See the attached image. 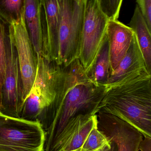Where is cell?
Wrapping results in <instances>:
<instances>
[{
  "mask_svg": "<svg viewBox=\"0 0 151 151\" xmlns=\"http://www.w3.org/2000/svg\"><path fill=\"white\" fill-rule=\"evenodd\" d=\"M24 7V0H0V20L8 24L18 21Z\"/></svg>",
  "mask_w": 151,
  "mask_h": 151,
  "instance_id": "cell-17",
  "label": "cell"
},
{
  "mask_svg": "<svg viewBox=\"0 0 151 151\" xmlns=\"http://www.w3.org/2000/svg\"><path fill=\"white\" fill-rule=\"evenodd\" d=\"M86 74L95 85L106 86L111 74L110 48L106 32L94 62Z\"/></svg>",
  "mask_w": 151,
  "mask_h": 151,
  "instance_id": "cell-15",
  "label": "cell"
},
{
  "mask_svg": "<svg viewBox=\"0 0 151 151\" xmlns=\"http://www.w3.org/2000/svg\"><path fill=\"white\" fill-rule=\"evenodd\" d=\"M43 33V57L56 63L60 13L58 0H41Z\"/></svg>",
  "mask_w": 151,
  "mask_h": 151,
  "instance_id": "cell-10",
  "label": "cell"
},
{
  "mask_svg": "<svg viewBox=\"0 0 151 151\" xmlns=\"http://www.w3.org/2000/svg\"><path fill=\"white\" fill-rule=\"evenodd\" d=\"M137 5L151 32V0H136Z\"/></svg>",
  "mask_w": 151,
  "mask_h": 151,
  "instance_id": "cell-21",
  "label": "cell"
},
{
  "mask_svg": "<svg viewBox=\"0 0 151 151\" xmlns=\"http://www.w3.org/2000/svg\"><path fill=\"white\" fill-rule=\"evenodd\" d=\"M97 125V114L80 115L73 118L58 137L51 151L79 150L90 131Z\"/></svg>",
  "mask_w": 151,
  "mask_h": 151,
  "instance_id": "cell-11",
  "label": "cell"
},
{
  "mask_svg": "<svg viewBox=\"0 0 151 151\" xmlns=\"http://www.w3.org/2000/svg\"><path fill=\"white\" fill-rule=\"evenodd\" d=\"M106 91L88 78L79 58L63 66L56 97L42 125L45 132L43 151H51L68 122L79 115H95Z\"/></svg>",
  "mask_w": 151,
  "mask_h": 151,
  "instance_id": "cell-1",
  "label": "cell"
},
{
  "mask_svg": "<svg viewBox=\"0 0 151 151\" xmlns=\"http://www.w3.org/2000/svg\"><path fill=\"white\" fill-rule=\"evenodd\" d=\"M111 142V145L105 151H117V147L116 144L112 141H110Z\"/></svg>",
  "mask_w": 151,
  "mask_h": 151,
  "instance_id": "cell-23",
  "label": "cell"
},
{
  "mask_svg": "<svg viewBox=\"0 0 151 151\" xmlns=\"http://www.w3.org/2000/svg\"><path fill=\"white\" fill-rule=\"evenodd\" d=\"M151 80L146 72L106 90L99 111L117 116L151 138Z\"/></svg>",
  "mask_w": 151,
  "mask_h": 151,
  "instance_id": "cell-2",
  "label": "cell"
},
{
  "mask_svg": "<svg viewBox=\"0 0 151 151\" xmlns=\"http://www.w3.org/2000/svg\"><path fill=\"white\" fill-rule=\"evenodd\" d=\"M73 151H80L79 150H77Z\"/></svg>",
  "mask_w": 151,
  "mask_h": 151,
  "instance_id": "cell-24",
  "label": "cell"
},
{
  "mask_svg": "<svg viewBox=\"0 0 151 151\" xmlns=\"http://www.w3.org/2000/svg\"><path fill=\"white\" fill-rule=\"evenodd\" d=\"M103 12L109 20L118 18L123 0H98Z\"/></svg>",
  "mask_w": 151,
  "mask_h": 151,
  "instance_id": "cell-20",
  "label": "cell"
},
{
  "mask_svg": "<svg viewBox=\"0 0 151 151\" xmlns=\"http://www.w3.org/2000/svg\"><path fill=\"white\" fill-rule=\"evenodd\" d=\"M8 28V24L0 20V106L2 91L5 79L6 63L5 39Z\"/></svg>",
  "mask_w": 151,
  "mask_h": 151,
  "instance_id": "cell-19",
  "label": "cell"
},
{
  "mask_svg": "<svg viewBox=\"0 0 151 151\" xmlns=\"http://www.w3.org/2000/svg\"><path fill=\"white\" fill-rule=\"evenodd\" d=\"M24 17L36 57H43L41 0H24Z\"/></svg>",
  "mask_w": 151,
  "mask_h": 151,
  "instance_id": "cell-14",
  "label": "cell"
},
{
  "mask_svg": "<svg viewBox=\"0 0 151 151\" xmlns=\"http://www.w3.org/2000/svg\"><path fill=\"white\" fill-rule=\"evenodd\" d=\"M98 128L109 141L114 142L117 151H139L143 135L127 122L103 112L97 114Z\"/></svg>",
  "mask_w": 151,
  "mask_h": 151,
  "instance_id": "cell-9",
  "label": "cell"
},
{
  "mask_svg": "<svg viewBox=\"0 0 151 151\" xmlns=\"http://www.w3.org/2000/svg\"><path fill=\"white\" fill-rule=\"evenodd\" d=\"M36 75L31 90L24 101L20 118L38 121L41 125L49 114L55 103L63 66L49 62L43 57L37 58Z\"/></svg>",
  "mask_w": 151,
  "mask_h": 151,
  "instance_id": "cell-3",
  "label": "cell"
},
{
  "mask_svg": "<svg viewBox=\"0 0 151 151\" xmlns=\"http://www.w3.org/2000/svg\"><path fill=\"white\" fill-rule=\"evenodd\" d=\"M45 132L38 121L0 112V151H43Z\"/></svg>",
  "mask_w": 151,
  "mask_h": 151,
  "instance_id": "cell-5",
  "label": "cell"
},
{
  "mask_svg": "<svg viewBox=\"0 0 151 151\" xmlns=\"http://www.w3.org/2000/svg\"><path fill=\"white\" fill-rule=\"evenodd\" d=\"M146 72L145 62L134 34L126 54L111 74L105 86L106 90Z\"/></svg>",
  "mask_w": 151,
  "mask_h": 151,
  "instance_id": "cell-12",
  "label": "cell"
},
{
  "mask_svg": "<svg viewBox=\"0 0 151 151\" xmlns=\"http://www.w3.org/2000/svg\"><path fill=\"white\" fill-rule=\"evenodd\" d=\"M8 27L17 55L22 81L23 105L35 78L37 57L25 24L24 11L20 19L8 24Z\"/></svg>",
  "mask_w": 151,
  "mask_h": 151,
  "instance_id": "cell-8",
  "label": "cell"
},
{
  "mask_svg": "<svg viewBox=\"0 0 151 151\" xmlns=\"http://www.w3.org/2000/svg\"><path fill=\"white\" fill-rule=\"evenodd\" d=\"M85 0H58L60 19L56 63L67 66L79 58Z\"/></svg>",
  "mask_w": 151,
  "mask_h": 151,
  "instance_id": "cell-4",
  "label": "cell"
},
{
  "mask_svg": "<svg viewBox=\"0 0 151 151\" xmlns=\"http://www.w3.org/2000/svg\"><path fill=\"white\" fill-rule=\"evenodd\" d=\"M136 37L137 43L142 54L146 70L151 73V32L137 5L129 24Z\"/></svg>",
  "mask_w": 151,
  "mask_h": 151,
  "instance_id": "cell-16",
  "label": "cell"
},
{
  "mask_svg": "<svg viewBox=\"0 0 151 151\" xmlns=\"http://www.w3.org/2000/svg\"><path fill=\"white\" fill-rule=\"evenodd\" d=\"M106 33L110 48L111 74L126 54L134 33L130 27L118 19L109 20Z\"/></svg>",
  "mask_w": 151,
  "mask_h": 151,
  "instance_id": "cell-13",
  "label": "cell"
},
{
  "mask_svg": "<svg viewBox=\"0 0 151 151\" xmlns=\"http://www.w3.org/2000/svg\"><path fill=\"white\" fill-rule=\"evenodd\" d=\"M5 45L6 70L0 112L7 116L20 118L23 104L22 81L17 51L9 27L5 35Z\"/></svg>",
  "mask_w": 151,
  "mask_h": 151,
  "instance_id": "cell-7",
  "label": "cell"
},
{
  "mask_svg": "<svg viewBox=\"0 0 151 151\" xmlns=\"http://www.w3.org/2000/svg\"><path fill=\"white\" fill-rule=\"evenodd\" d=\"M111 145V142L98 129L97 125L91 130L82 146L78 150L80 151H105Z\"/></svg>",
  "mask_w": 151,
  "mask_h": 151,
  "instance_id": "cell-18",
  "label": "cell"
},
{
  "mask_svg": "<svg viewBox=\"0 0 151 151\" xmlns=\"http://www.w3.org/2000/svg\"><path fill=\"white\" fill-rule=\"evenodd\" d=\"M109 20L98 0H85L79 59L86 73L94 62L106 32Z\"/></svg>",
  "mask_w": 151,
  "mask_h": 151,
  "instance_id": "cell-6",
  "label": "cell"
},
{
  "mask_svg": "<svg viewBox=\"0 0 151 151\" xmlns=\"http://www.w3.org/2000/svg\"><path fill=\"white\" fill-rule=\"evenodd\" d=\"M139 150L141 151H151V138L144 137L140 144Z\"/></svg>",
  "mask_w": 151,
  "mask_h": 151,
  "instance_id": "cell-22",
  "label": "cell"
}]
</instances>
